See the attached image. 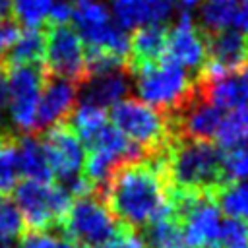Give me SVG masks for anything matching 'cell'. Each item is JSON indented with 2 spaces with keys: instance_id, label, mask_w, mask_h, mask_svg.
Wrapping results in <instances>:
<instances>
[{
  "instance_id": "cell-28",
  "label": "cell",
  "mask_w": 248,
  "mask_h": 248,
  "mask_svg": "<svg viewBox=\"0 0 248 248\" xmlns=\"http://www.w3.org/2000/svg\"><path fill=\"white\" fill-rule=\"evenodd\" d=\"M99 248H145V244H143L141 234H138V231L120 225L116 234L105 244H101Z\"/></svg>"
},
{
  "instance_id": "cell-17",
  "label": "cell",
  "mask_w": 248,
  "mask_h": 248,
  "mask_svg": "<svg viewBox=\"0 0 248 248\" xmlns=\"http://www.w3.org/2000/svg\"><path fill=\"white\" fill-rule=\"evenodd\" d=\"M108 4L112 17L126 31L163 25L174 12V0H108Z\"/></svg>"
},
{
  "instance_id": "cell-13",
  "label": "cell",
  "mask_w": 248,
  "mask_h": 248,
  "mask_svg": "<svg viewBox=\"0 0 248 248\" xmlns=\"http://www.w3.org/2000/svg\"><path fill=\"white\" fill-rule=\"evenodd\" d=\"M76 101H78L76 81L46 74L37 107V122H35L37 134L58 122H66L72 110L76 108Z\"/></svg>"
},
{
  "instance_id": "cell-33",
  "label": "cell",
  "mask_w": 248,
  "mask_h": 248,
  "mask_svg": "<svg viewBox=\"0 0 248 248\" xmlns=\"http://www.w3.org/2000/svg\"><path fill=\"white\" fill-rule=\"evenodd\" d=\"M200 0H180V4H184L186 8H192V6H196Z\"/></svg>"
},
{
  "instance_id": "cell-25",
  "label": "cell",
  "mask_w": 248,
  "mask_h": 248,
  "mask_svg": "<svg viewBox=\"0 0 248 248\" xmlns=\"http://www.w3.org/2000/svg\"><path fill=\"white\" fill-rule=\"evenodd\" d=\"M52 4L54 0H12V14L21 25L39 29V25L46 21Z\"/></svg>"
},
{
  "instance_id": "cell-11",
  "label": "cell",
  "mask_w": 248,
  "mask_h": 248,
  "mask_svg": "<svg viewBox=\"0 0 248 248\" xmlns=\"http://www.w3.org/2000/svg\"><path fill=\"white\" fill-rule=\"evenodd\" d=\"M198 95L217 108L248 107V64L234 72L202 70L196 78Z\"/></svg>"
},
{
  "instance_id": "cell-16",
  "label": "cell",
  "mask_w": 248,
  "mask_h": 248,
  "mask_svg": "<svg viewBox=\"0 0 248 248\" xmlns=\"http://www.w3.org/2000/svg\"><path fill=\"white\" fill-rule=\"evenodd\" d=\"M207 60L205 70L211 72H234L248 64V37L236 29H221L205 33ZM202 68V70H203Z\"/></svg>"
},
{
  "instance_id": "cell-27",
  "label": "cell",
  "mask_w": 248,
  "mask_h": 248,
  "mask_svg": "<svg viewBox=\"0 0 248 248\" xmlns=\"http://www.w3.org/2000/svg\"><path fill=\"white\" fill-rule=\"evenodd\" d=\"M223 172L227 184L248 180V143L223 153Z\"/></svg>"
},
{
  "instance_id": "cell-32",
  "label": "cell",
  "mask_w": 248,
  "mask_h": 248,
  "mask_svg": "<svg viewBox=\"0 0 248 248\" xmlns=\"http://www.w3.org/2000/svg\"><path fill=\"white\" fill-rule=\"evenodd\" d=\"M12 14V0H0V21L8 19Z\"/></svg>"
},
{
  "instance_id": "cell-23",
  "label": "cell",
  "mask_w": 248,
  "mask_h": 248,
  "mask_svg": "<svg viewBox=\"0 0 248 248\" xmlns=\"http://www.w3.org/2000/svg\"><path fill=\"white\" fill-rule=\"evenodd\" d=\"M219 149H234L248 143V107L234 108L221 118V124L215 132Z\"/></svg>"
},
{
  "instance_id": "cell-3",
  "label": "cell",
  "mask_w": 248,
  "mask_h": 248,
  "mask_svg": "<svg viewBox=\"0 0 248 248\" xmlns=\"http://www.w3.org/2000/svg\"><path fill=\"white\" fill-rule=\"evenodd\" d=\"M130 74L140 101L165 112L167 116L186 105L196 91V79H192L182 66L169 58L134 66L130 68Z\"/></svg>"
},
{
  "instance_id": "cell-30",
  "label": "cell",
  "mask_w": 248,
  "mask_h": 248,
  "mask_svg": "<svg viewBox=\"0 0 248 248\" xmlns=\"http://www.w3.org/2000/svg\"><path fill=\"white\" fill-rule=\"evenodd\" d=\"M19 31L21 29H19V25H17L16 19L8 17V19H2L0 21V50L2 52H6L14 45V41L19 35Z\"/></svg>"
},
{
  "instance_id": "cell-18",
  "label": "cell",
  "mask_w": 248,
  "mask_h": 248,
  "mask_svg": "<svg viewBox=\"0 0 248 248\" xmlns=\"http://www.w3.org/2000/svg\"><path fill=\"white\" fill-rule=\"evenodd\" d=\"M167 46V29L165 25H145L136 29L130 37V52H128V70L140 64L155 62L163 58Z\"/></svg>"
},
{
  "instance_id": "cell-7",
  "label": "cell",
  "mask_w": 248,
  "mask_h": 248,
  "mask_svg": "<svg viewBox=\"0 0 248 248\" xmlns=\"http://www.w3.org/2000/svg\"><path fill=\"white\" fill-rule=\"evenodd\" d=\"M72 203L62 184L21 180L16 186V205L29 231H54Z\"/></svg>"
},
{
  "instance_id": "cell-4",
  "label": "cell",
  "mask_w": 248,
  "mask_h": 248,
  "mask_svg": "<svg viewBox=\"0 0 248 248\" xmlns=\"http://www.w3.org/2000/svg\"><path fill=\"white\" fill-rule=\"evenodd\" d=\"M110 124L130 141L140 145L147 159L159 157L174 138L169 116L140 99L116 103L110 108Z\"/></svg>"
},
{
  "instance_id": "cell-35",
  "label": "cell",
  "mask_w": 248,
  "mask_h": 248,
  "mask_svg": "<svg viewBox=\"0 0 248 248\" xmlns=\"http://www.w3.org/2000/svg\"><path fill=\"white\" fill-rule=\"evenodd\" d=\"M2 56H4V52H2V50H0V60H2Z\"/></svg>"
},
{
  "instance_id": "cell-26",
  "label": "cell",
  "mask_w": 248,
  "mask_h": 248,
  "mask_svg": "<svg viewBox=\"0 0 248 248\" xmlns=\"http://www.w3.org/2000/svg\"><path fill=\"white\" fill-rule=\"evenodd\" d=\"M25 231L23 217L8 196H0V238L6 240H19Z\"/></svg>"
},
{
  "instance_id": "cell-14",
  "label": "cell",
  "mask_w": 248,
  "mask_h": 248,
  "mask_svg": "<svg viewBox=\"0 0 248 248\" xmlns=\"http://www.w3.org/2000/svg\"><path fill=\"white\" fill-rule=\"evenodd\" d=\"M132 87V74L128 66L114 68L99 74H89L78 85V99L81 105L97 107L107 110L112 108L116 103L124 101Z\"/></svg>"
},
{
  "instance_id": "cell-20",
  "label": "cell",
  "mask_w": 248,
  "mask_h": 248,
  "mask_svg": "<svg viewBox=\"0 0 248 248\" xmlns=\"http://www.w3.org/2000/svg\"><path fill=\"white\" fill-rule=\"evenodd\" d=\"M17 165H19V174H23L27 180L50 182L52 174L39 134L17 136Z\"/></svg>"
},
{
  "instance_id": "cell-12",
  "label": "cell",
  "mask_w": 248,
  "mask_h": 248,
  "mask_svg": "<svg viewBox=\"0 0 248 248\" xmlns=\"http://www.w3.org/2000/svg\"><path fill=\"white\" fill-rule=\"evenodd\" d=\"M165 54L174 64L188 70H198V74L205 66L207 60L205 33L196 27L190 14H180L172 23V27L167 29Z\"/></svg>"
},
{
  "instance_id": "cell-8",
  "label": "cell",
  "mask_w": 248,
  "mask_h": 248,
  "mask_svg": "<svg viewBox=\"0 0 248 248\" xmlns=\"http://www.w3.org/2000/svg\"><path fill=\"white\" fill-rule=\"evenodd\" d=\"M8 85V110L17 136L37 134V107L41 89L46 78L43 64L33 66H12L4 70Z\"/></svg>"
},
{
  "instance_id": "cell-15",
  "label": "cell",
  "mask_w": 248,
  "mask_h": 248,
  "mask_svg": "<svg viewBox=\"0 0 248 248\" xmlns=\"http://www.w3.org/2000/svg\"><path fill=\"white\" fill-rule=\"evenodd\" d=\"M223 112L211 103L203 101L198 91H194L192 99L182 105L174 114L169 116L174 138L186 140H209L215 136L221 124Z\"/></svg>"
},
{
  "instance_id": "cell-34",
  "label": "cell",
  "mask_w": 248,
  "mask_h": 248,
  "mask_svg": "<svg viewBox=\"0 0 248 248\" xmlns=\"http://www.w3.org/2000/svg\"><path fill=\"white\" fill-rule=\"evenodd\" d=\"M221 248H248V242H242V244H234V246H221Z\"/></svg>"
},
{
  "instance_id": "cell-2",
  "label": "cell",
  "mask_w": 248,
  "mask_h": 248,
  "mask_svg": "<svg viewBox=\"0 0 248 248\" xmlns=\"http://www.w3.org/2000/svg\"><path fill=\"white\" fill-rule=\"evenodd\" d=\"M170 190L213 194L225 186L223 151L209 140L172 138L169 147L155 157Z\"/></svg>"
},
{
  "instance_id": "cell-29",
  "label": "cell",
  "mask_w": 248,
  "mask_h": 248,
  "mask_svg": "<svg viewBox=\"0 0 248 248\" xmlns=\"http://www.w3.org/2000/svg\"><path fill=\"white\" fill-rule=\"evenodd\" d=\"M72 8H74V0H54L46 17L48 25H66L72 19Z\"/></svg>"
},
{
  "instance_id": "cell-19",
  "label": "cell",
  "mask_w": 248,
  "mask_h": 248,
  "mask_svg": "<svg viewBox=\"0 0 248 248\" xmlns=\"http://www.w3.org/2000/svg\"><path fill=\"white\" fill-rule=\"evenodd\" d=\"M45 58V33L41 29L25 27L19 31L14 45L4 52L0 60V68H12V66H33L43 64Z\"/></svg>"
},
{
  "instance_id": "cell-1",
  "label": "cell",
  "mask_w": 248,
  "mask_h": 248,
  "mask_svg": "<svg viewBox=\"0 0 248 248\" xmlns=\"http://www.w3.org/2000/svg\"><path fill=\"white\" fill-rule=\"evenodd\" d=\"M103 198L114 219L134 231L172 211L170 186L153 159L120 163L108 176Z\"/></svg>"
},
{
  "instance_id": "cell-24",
  "label": "cell",
  "mask_w": 248,
  "mask_h": 248,
  "mask_svg": "<svg viewBox=\"0 0 248 248\" xmlns=\"http://www.w3.org/2000/svg\"><path fill=\"white\" fill-rule=\"evenodd\" d=\"M215 202L229 219H248V180L229 182L215 192Z\"/></svg>"
},
{
  "instance_id": "cell-22",
  "label": "cell",
  "mask_w": 248,
  "mask_h": 248,
  "mask_svg": "<svg viewBox=\"0 0 248 248\" xmlns=\"http://www.w3.org/2000/svg\"><path fill=\"white\" fill-rule=\"evenodd\" d=\"M19 178L17 165V134L12 130L0 132V196L16 190Z\"/></svg>"
},
{
  "instance_id": "cell-10",
  "label": "cell",
  "mask_w": 248,
  "mask_h": 248,
  "mask_svg": "<svg viewBox=\"0 0 248 248\" xmlns=\"http://www.w3.org/2000/svg\"><path fill=\"white\" fill-rule=\"evenodd\" d=\"M39 138L52 178L56 176L60 184H64L79 176L85 161V149H83V141L68 124V120L46 128L43 136L39 134Z\"/></svg>"
},
{
  "instance_id": "cell-21",
  "label": "cell",
  "mask_w": 248,
  "mask_h": 248,
  "mask_svg": "<svg viewBox=\"0 0 248 248\" xmlns=\"http://www.w3.org/2000/svg\"><path fill=\"white\" fill-rule=\"evenodd\" d=\"M145 248H186L180 221L170 211L143 227Z\"/></svg>"
},
{
  "instance_id": "cell-9",
  "label": "cell",
  "mask_w": 248,
  "mask_h": 248,
  "mask_svg": "<svg viewBox=\"0 0 248 248\" xmlns=\"http://www.w3.org/2000/svg\"><path fill=\"white\" fill-rule=\"evenodd\" d=\"M43 68L48 76L66 78L78 85L87 78L85 46L76 29L68 25H48L45 33Z\"/></svg>"
},
{
  "instance_id": "cell-6",
  "label": "cell",
  "mask_w": 248,
  "mask_h": 248,
  "mask_svg": "<svg viewBox=\"0 0 248 248\" xmlns=\"http://www.w3.org/2000/svg\"><path fill=\"white\" fill-rule=\"evenodd\" d=\"M72 19L78 35L91 50H103L128 62L130 35L116 23L108 6L101 0H74Z\"/></svg>"
},
{
  "instance_id": "cell-31",
  "label": "cell",
  "mask_w": 248,
  "mask_h": 248,
  "mask_svg": "<svg viewBox=\"0 0 248 248\" xmlns=\"http://www.w3.org/2000/svg\"><path fill=\"white\" fill-rule=\"evenodd\" d=\"M232 29H236V31H240V33H248V0H242V4H240V8H238V14H236V17H234V25H232Z\"/></svg>"
},
{
  "instance_id": "cell-5",
  "label": "cell",
  "mask_w": 248,
  "mask_h": 248,
  "mask_svg": "<svg viewBox=\"0 0 248 248\" xmlns=\"http://www.w3.org/2000/svg\"><path fill=\"white\" fill-rule=\"evenodd\" d=\"M58 227L78 248H99L116 234L120 223L99 192H87L72 200Z\"/></svg>"
}]
</instances>
